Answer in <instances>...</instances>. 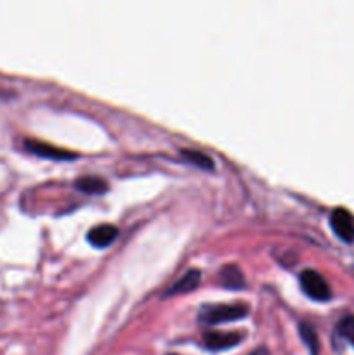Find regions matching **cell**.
Masks as SVG:
<instances>
[{
    "label": "cell",
    "instance_id": "obj_1",
    "mask_svg": "<svg viewBox=\"0 0 354 355\" xmlns=\"http://www.w3.org/2000/svg\"><path fill=\"white\" fill-rule=\"evenodd\" d=\"M246 314H248V307L245 304H219L205 305L198 318L205 324H221V322L238 321Z\"/></svg>",
    "mask_w": 354,
    "mask_h": 355
},
{
    "label": "cell",
    "instance_id": "obj_2",
    "mask_svg": "<svg viewBox=\"0 0 354 355\" xmlns=\"http://www.w3.org/2000/svg\"><path fill=\"white\" fill-rule=\"evenodd\" d=\"M301 286L304 290V293L309 298L318 302H325L332 297V290H330V284L326 283L325 277L318 272V270L305 269L301 272Z\"/></svg>",
    "mask_w": 354,
    "mask_h": 355
},
{
    "label": "cell",
    "instance_id": "obj_3",
    "mask_svg": "<svg viewBox=\"0 0 354 355\" xmlns=\"http://www.w3.org/2000/svg\"><path fill=\"white\" fill-rule=\"evenodd\" d=\"M242 340L243 335L239 331H210L203 336V345L212 352H219L238 345Z\"/></svg>",
    "mask_w": 354,
    "mask_h": 355
},
{
    "label": "cell",
    "instance_id": "obj_4",
    "mask_svg": "<svg viewBox=\"0 0 354 355\" xmlns=\"http://www.w3.org/2000/svg\"><path fill=\"white\" fill-rule=\"evenodd\" d=\"M330 224L333 232L344 241H353L354 239V218L346 208H337L330 215Z\"/></svg>",
    "mask_w": 354,
    "mask_h": 355
},
{
    "label": "cell",
    "instance_id": "obj_5",
    "mask_svg": "<svg viewBox=\"0 0 354 355\" xmlns=\"http://www.w3.org/2000/svg\"><path fill=\"white\" fill-rule=\"evenodd\" d=\"M117 236L118 229L115 225L101 224L97 227L90 229L89 234H87V241L92 246H96V248H106V246H110L117 239Z\"/></svg>",
    "mask_w": 354,
    "mask_h": 355
},
{
    "label": "cell",
    "instance_id": "obj_6",
    "mask_svg": "<svg viewBox=\"0 0 354 355\" xmlns=\"http://www.w3.org/2000/svg\"><path fill=\"white\" fill-rule=\"evenodd\" d=\"M26 148L30 149L31 153H35V155L45 156V158H52V159H71V158H76L75 153L66 151V149L54 148V146L44 144V142H38V141H26Z\"/></svg>",
    "mask_w": 354,
    "mask_h": 355
},
{
    "label": "cell",
    "instance_id": "obj_7",
    "mask_svg": "<svg viewBox=\"0 0 354 355\" xmlns=\"http://www.w3.org/2000/svg\"><path fill=\"white\" fill-rule=\"evenodd\" d=\"M200 270L193 269V270H187L183 277H180L177 283H174L172 286L169 288L167 295H177V293H187V291H193L194 288L198 286L200 283Z\"/></svg>",
    "mask_w": 354,
    "mask_h": 355
},
{
    "label": "cell",
    "instance_id": "obj_8",
    "mask_svg": "<svg viewBox=\"0 0 354 355\" xmlns=\"http://www.w3.org/2000/svg\"><path fill=\"white\" fill-rule=\"evenodd\" d=\"M219 281H221L226 288H233V290H235V288L245 286V277H243V272L239 270V267L233 266V263L222 267L221 272H219Z\"/></svg>",
    "mask_w": 354,
    "mask_h": 355
},
{
    "label": "cell",
    "instance_id": "obj_9",
    "mask_svg": "<svg viewBox=\"0 0 354 355\" xmlns=\"http://www.w3.org/2000/svg\"><path fill=\"white\" fill-rule=\"evenodd\" d=\"M76 187L87 194H103L108 191L106 180L101 179V177H94V175L80 177V179L76 180Z\"/></svg>",
    "mask_w": 354,
    "mask_h": 355
},
{
    "label": "cell",
    "instance_id": "obj_10",
    "mask_svg": "<svg viewBox=\"0 0 354 355\" xmlns=\"http://www.w3.org/2000/svg\"><path fill=\"white\" fill-rule=\"evenodd\" d=\"M298 331H301L302 342L305 343V347H307L311 355H318L319 354V338H318V333H316V329L312 328L309 322H302V324L298 326Z\"/></svg>",
    "mask_w": 354,
    "mask_h": 355
},
{
    "label": "cell",
    "instance_id": "obj_11",
    "mask_svg": "<svg viewBox=\"0 0 354 355\" xmlns=\"http://www.w3.org/2000/svg\"><path fill=\"white\" fill-rule=\"evenodd\" d=\"M183 156L187 159V162L200 166V168L214 170V159H212L208 155H205V153L194 151V149H183Z\"/></svg>",
    "mask_w": 354,
    "mask_h": 355
},
{
    "label": "cell",
    "instance_id": "obj_12",
    "mask_svg": "<svg viewBox=\"0 0 354 355\" xmlns=\"http://www.w3.org/2000/svg\"><path fill=\"white\" fill-rule=\"evenodd\" d=\"M339 333L354 345V315H347L339 322Z\"/></svg>",
    "mask_w": 354,
    "mask_h": 355
},
{
    "label": "cell",
    "instance_id": "obj_13",
    "mask_svg": "<svg viewBox=\"0 0 354 355\" xmlns=\"http://www.w3.org/2000/svg\"><path fill=\"white\" fill-rule=\"evenodd\" d=\"M253 355H260V352H255V354H253Z\"/></svg>",
    "mask_w": 354,
    "mask_h": 355
},
{
    "label": "cell",
    "instance_id": "obj_14",
    "mask_svg": "<svg viewBox=\"0 0 354 355\" xmlns=\"http://www.w3.org/2000/svg\"><path fill=\"white\" fill-rule=\"evenodd\" d=\"M167 355H177V354H167Z\"/></svg>",
    "mask_w": 354,
    "mask_h": 355
}]
</instances>
